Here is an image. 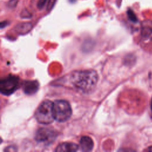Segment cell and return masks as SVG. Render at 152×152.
<instances>
[{
	"instance_id": "obj_11",
	"label": "cell",
	"mask_w": 152,
	"mask_h": 152,
	"mask_svg": "<svg viewBox=\"0 0 152 152\" xmlns=\"http://www.w3.org/2000/svg\"><path fill=\"white\" fill-rule=\"evenodd\" d=\"M127 15L129 20L132 22L137 23L138 21V18L135 14L134 12V11L131 9H128L127 10Z\"/></svg>"
},
{
	"instance_id": "obj_13",
	"label": "cell",
	"mask_w": 152,
	"mask_h": 152,
	"mask_svg": "<svg viewBox=\"0 0 152 152\" xmlns=\"http://www.w3.org/2000/svg\"><path fill=\"white\" fill-rule=\"evenodd\" d=\"M47 0H39L37 4V7L39 9H42L46 3Z\"/></svg>"
},
{
	"instance_id": "obj_12",
	"label": "cell",
	"mask_w": 152,
	"mask_h": 152,
	"mask_svg": "<svg viewBox=\"0 0 152 152\" xmlns=\"http://www.w3.org/2000/svg\"><path fill=\"white\" fill-rule=\"evenodd\" d=\"M56 0H48V3L47 5V11H49L53 8V6L56 3Z\"/></svg>"
},
{
	"instance_id": "obj_8",
	"label": "cell",
	"mask_w": 152,
	"mask_h": 152,
	"mask_svg": "<svg viewBox=\"0 0 152 152\" xmlns=\"http://www.w3.org/2000/svg\"><path fill=\"white\" fill-rule=\"evenodd\" d=\"M78 145L72 142H63L59 144L55 151H75L78 150Z\"/></svg>"
},
{
	"instance_id": "obj_15",
	"label": "cell",
	"mask_w": 152,
	"mask_h": 152,
	"mask_svg": "<svg viewBox=\"0 0 152 152\" xmlns=\"http://www.w3.org/2000/svg\"><path fill=\"white\" fill-rule=\"evenodd\" d=\"M17 4V0H10L8 2V5L10 7H14Z\"/></svg>"
},
{
	"instance_id": "obj_4",
	"label": "cell",
	"mask_w": 152,
	"mask_h": 152,
	"mask_svg": "<svg viewBox=\"0 0 152 152\" xmlns=\"http://www.w3.org/2000/svg\"><path fill=\"white\" fill-rule=\"evenodd\" d=\"M19 78L17 76L10 75L4 77L0 82V91L4 95H10L19 87Z\"/></svg>"
},
{
	"instance_id": "obj_6",
	"label": "cell",
	"mask_w": 152,
	"mask_h": 152,
	"mask_svg": "<svg viewBox=\"0 0 152 152\" xmlns=\"http://www.w3.org/2000/svg\"><path fill=\"white\" fill-rule=\"evenodd\" d=\"M39 87V84L37 81H26L23 85L24 92L29 95L34 94L38 90Z\"/></svg>"
},
{
	"instance_id": "obj_10",
	"label": "cell",
	"mask_w": 152,
	"mask_h": 152,
	"mask_svg": "<svg viewBox=\"0 0 152 152\" xmlns=\"http://www.w3.org/2000/svg\"><path fill=\"white\" fill-rule=\"evenodd\" d=\"M31 28V23H21L17 26V30L18 31H22L25 32L27 31H28Z\"/></svg>"
},
{
	"instance_id": "obj_7",
	"label": "cell",
	"mask_w": 152,
	"mask_h": 152,
	"mask_svg": "<svg viewBox=\"0 0 152 152\" xmlns=\"http://www.w3.org/2000/svg\"><path fill=\"white\" fill-rule=\"evenodd\" d=\"M80 145L82 151H90L93 148L94 142L90 137L83 136L80 140Z\"/></svg>"
},
{
	"instance_id": "obj_9",
	"label": "cell",
	"mask_w": 152,
	"mask_h": 152,
	"mask_svg": "<svg viewBox=\"0 0 152 152\" xmlns=\"http://www.w3.org/2000/svg\"><path fill=\"white\" fill-rule=\"evenodd\" d=\"M152 34V21H145L142 27V34L144 37H148Z\"/></svg>"
},
{
	"instance_id": "obj_16",
	"label": "cell",
	"mask_w": 152,
	"mask_h": 152,
	"mask_svg": "<svg viewBox=\"0 0 152 152\" xmlns=\"http://www.w3.org/2000/svg\"><path fill=\"white\" fill-rule=\"evenodd\" d=\"M151 113H152V99L151 100Z\"/></svg>"
},
{
	"instance_id": "obj_2",
	"label": "cell",
	"mask_w": 152,
	"mask_h": 152,
	"mask_svg": "<svg viewBox=\"0 0 152 152\" xmlns=\"http://www.w3.org/2000/svg\"><path fill=\"white\" fill-rule=\"evenodd\" d=\"M34 117L41 124H49L55 120L53 112V102L46 100L42 102L37 108Z\"/></svg>"
},
{
	"instance_id": "obj_1",
	"label": "cell",
	"mask_w": 152,
	"mask_h": 152,
	"mask_svg": "<svg viewBox=\"0 0 152 152\" xmlns=\"http://www.w3.org/2000/svg\"><path fill=\"white\" fill-rule=\"evenodd\" d=\"M97 80V74L93 69L76 71L73 72L71 76V81L73 86L84 93L93 90Z\"/></svg>"
},
{
	"instance_id": "obj_14",
	"label": "cell",
	"mask_w": 152,
	"mask_h": 152,
	"mask_svg": "<svg viewBox=\"0 0 152 152\" xmlns=\"http://www.w3.org/2000/svg\"><path fill=\"white\" fill-rule=\"evenodd\" d=\"M21 16L23 18H28L31 16L29 12L26 10V9H24L21 13Z\"/></svg>"
},
{
	"instance_id": "obj_3",
	"label": "cell",
	"mask_w": 152,
	"mask_h": 152,
	"mask_svg": "<svg viewBox=\"0 0 152 152\" xmlns=\"http://www.w3.org/2000/svg\"><path fill=\"white\" fill-rule=\"evenodd\" d=\"M55 120L60 122L68 121L72 115L70 104L64 100H57L53 102Z\"/></svg>"
},
{
	"instance_id": "obj_5",
	"label": "cell",
	"mask_w": 152,
	"mask_h": 152,
	"mask_svg": "<svg viewBox=\"0 0 152 152\" xmlns=\"http://www.w3.org/2000/svg\"><path fill=\"white\" fill-rule=\"evenodd\" d=\"M55 137L56 134L52 129L42 128L37 130L35 138L37 141L48 144L52 142Z\"/></svg>"
}]
</instances>
